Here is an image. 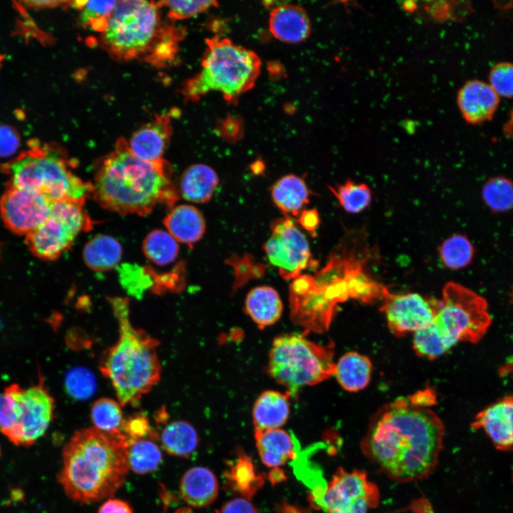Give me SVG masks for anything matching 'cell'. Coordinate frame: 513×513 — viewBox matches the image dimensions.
Returning a JSON list of instances; mask_svg holds the SVG:
<instances>
[{
	"label": "cell",
	"mask_w": 513,
	"mask_h": 513,
	"mask_svg": "<svg viewBox=\"0 0 513 513\" xmlns=\"http://www.w3.org/2000/svg\"><path fill=\"white\" fill-rule=\"evenodd\" d=\"M121 407L118 400L111 398H102L95 401L90 411L93 427L108 434L122 433L125 418Z\"/></svg>",
	"instance_id": "obj_32"
},
{
	"label": "cell",
	"mask_w": 513,
	"mask_h": 513,
	"mask_svg": "<svg viewBox=\"0 0 513 513\" xmlns=\"http://www.w3.org/2000/svg\"><path fill=\"white\" fill-rule=\"evenodd\" d=\"M175 513H192V511L189 507H182L177 509Z\"/></svg>",
	"instance_id": "obj_49"
},
{
	"label": "cell",
	"mask_w": 513,
	"mask_h": 513,
	"mask_svg": "<svg viewBox=\"0 0 513 513\" xmlns=\"http://www.w3.org/2000/svg\"><path fill=\"white\" fill-rule=\"evenodd\" d=\"M142 250L150 261L165 266L175 260L179 247L177 241L167 231L155 229L145 238Z\"/></svg>",
	"instance_id": "obj_31"
},
{
	"label": "cell",
	"mask_w": 513,
	"mask_h": 513,
	"mask_svg": "<svg viewBox=\"0 0 513 513\" xmlns=\"http://www.w3.org/2000/svg\"><path fill=\"white\" fill-rule=\"evenodd\" d=\"M154 1H118L108 18L103 33V43L114 57L129 60L150 53L159 60L181 39L182 31H164L159 11Z\"/></svg>",
	"instance_id": "obj_6"
},
{
	"label": "cell",
	"mask_w": 513,
	"mask_h": 513,
	"mask_svg": "<svg viewBox=\"0 0 513 513\" xmlns=\"http://www.w3.org/2000/svg\"><path fill=\"white\" fill-rule=\"evenodd\" d=\"M122 432L128 440L150 437L155 432L151 429L147 418L139 413L125 419Z\"/></svg>",
	"instance_id": "obj_43"
},
{
	"label": "cell",
	"mask_w": 513,
	"mask_h": 513,
	"mask_svg": "<svg viewBox=\"0 0 513 513\" xmlns=\"http://www.w3.org/2000/svg\"><path fill=\"white\" fill-rule=\"evenodd\" d=\"M28 145L15 159L1 165V171L10 176L8 183L38 191L52 202L85 203L92 194V183L74 174L63 148L38 140Z\"/></svg>",
	"instance_id": "obj_7"
},
{
	"label": "cell",
	"mask_w": 513,
	"mask_h": 513,
	"mask_svg": "<svg viewBox=\"0 0 513 513\" xmlns=\"http://www.w3.org/2000/svg\"><path fill=\"white\" fill-rule=\"evenodd\" d=\"M380 502L377 485L365 471L339 467L324 488L312 493L314 505L327 513H368Z\"/></svg>",
	"instance_id": "obj_11"
},
{
	"label": "cell",
	"mask_w": 513,
	"mask_h": 513,
	"mask_svg": "<svg viewBox=\"0 0 513 513\" xmlns=\"http://www.w3.org/2000/svg\"><path fill=\"white\" fill-rule=\"evenodd\" d=\"M206 43L202 68L187 81L182 93L194 101L216 91L228 103H234L254 86L260 73L261 60L254 51L229 38L214 36L206 39Z\"/></svg>",
	"instance_id": "obj_8"
},
{
	"label": "cell",
	"mask_w": 513,
	"mask_h": 513,
	"mask_svg": "<svg viewBox=\"0 0 513 513\" xmlns=\"http://www.w3.org/2000/svg\"><path fill=\"white\" fill-rule=\"evenodd\" d=\"M271 195L275 205L286 217H296L309 202V190L303 179L288 175L273 185Z\"/></svg>",
	"instance_id": "obj_27"
},
{
	"label": "cell",
	"mask_w": 513,
	"mask_h": 513,
	"mask_svg": "<svg viewBox=\"0 0 513 513\" xmlns=\"http://www.w3.org/2000/svg\"><path fill=\"white\" fill-rule=\"evenodd\" d=\"M245 310L250 318L263 328L273 325L281 317L283 305L277 291L261 286L252 289L245 300Z\"/></svg>",
	"instance_id": "obj_25"
},
{
	"label": "cell",
	"mask_w": 513,
	"mask_h": 513,
	"mask_svg": "<svg viewBox=\"0 0 513 513\" xmlns=\"http://www.w3.org/2000/svg\"><path fill=\"white\" fill-rule=\"evenodd\" d=\"M167 231L177 241L193 245L203 236L205 221L195 207L180 204L174 207L164 220Z\"/></svg>",
	"instance_id": "obj_22"
},
{
	"label": "cell",
	"mask_w": 513,
	"mask_h": 513,
	"mask_svg": "<svg viewBox=\"0 0 513 513\" xmlns=\"http://www.w3.org/2000/svg\"><path fill=\"white\" fill-rule=\"evenodd\" d=\"M269 27L276 38L289 43H298L304 41L311 29L306 11L293 4L274 8L269 16Z\"/></svg>",
	"instance_id": "obj_19"
},
{
	"label": "cell",
	"mask_w": 513,
	"mask_h": 513,
	"mask_svg": "<svg viewBox=\"0 0 513 513\" xmlns=\"http://www.w3.org/2000/svg\"><path fill=\"white\" fill-rule=\"evenodd\" d=\"M275 390L262 393L256 399L252 411L255 431L280 428L286 422L290 412L289 398Z\"/></svg>",
	"instance_id": "obj_23"
},
{
	"label": "cell",
	"mask_w": 513,
	"mask_h": 513,
	"mask_svg": "<svg viewBox=\"0 0 513 513\" xmlns=\"http://www.w3.org/2000/svg\"><path fill=\"white\" fill-rule=\"evenodd\" d=\"M17 424L15 403L6 393H0V432L7 438Z\"/></svg>",
	"instance_id": "obj_42"
},
{
	"label": "cell",
	"mask_w": 513,
	"mask_h": 513,
	"mask_svg": "<svg viewBox=\"0 0 513 513\" xmlns=\"http://www.w3.org/2000/svg\"><path fill=\"white\" fill-rule=\"evenodd\" d=\"M4 391L14 400L17 413L16 426L7 439L15 445L29 447L48 428L53 418L54 399L41 375L37 383L26 388L11 384Z\"/></svg>",
	"instance_id": "obj_12"
},
{
	"label": "cell",
	"mask_w": 513,
	"mask_h": 513,
	"mask_svg": "<svg viewBox=\"0 0 513 513\" xmlns=\"http://www.w3.org/2000/svg\"><path fill=\"white\" fill-rule=\"evenodd\" d=\"M489 80V86L499 96L513 97V63L502 62L494 65Z\"/></svg>",
	"instance_id": "obj_39"
},
{
	"label": "cell",
	"mask_w": 513,
	"mask_h": 513,
	"mask_svg": "<svg viewBox=\"0 0 513 513\" xmlns=\"http://www.w3.org/2000/svg\"><path fill=\"white\" fill-rule=\"evenodd\" d=\"M1 447H0V457H1Z\"/></svg>",
	"instance_id": "obj_51"
},
{
	"label": "cell",
	"mask_w": 513,
	"mask_h": 513,
	"mask_svg": "<svg viewBox=\"0 0 513 513\" xmlns=\"http://www.w3.org/2000/svg\"><path fill=\"white\" fill-rule=\"evenodd\" d=\"M3 60H4V56L0 53V66H1V62L3 61Z\"/></svg>",
	"instance_id": "obj_50"
},
{
	"label": "cell",
	"mask_w": 513,
	"mask_h": 513,
	"mask_svg": "<svg viewBox=\"0 0 513 513\" xmlns=\"http://www.w3.org/2000/svg\"><path fill=\"white\" fill-rule=\"evenodd\" d=\"M255 439L259 457L269 467H279L295 455L296 440L284 430L255 431Z\"/></svg>",
	"instance_id": "obj_21"
},
{
	"label": "cell",
	"mask_w": 513,
	"mask_h": 513,
	"mask_svg": "<svg viewBox=\"0 0 513 513\" xmlns=\"http://www.w3.org/2000/svg\"><path fill=\"white\" fill-rule=\"evenodd\" d=\"M482 194L485 204L493 212H506L513 207V182L508 178H490L484 184Z\"/></svg>",
	"instance_id": "obj_35"
},
{
	"label": "cell",
	"mask_w": 513,
	"mask_h": 513,
	"mask_svg": "<svg viewBox=\"0 0 513 513\" xmlns=\"http://www.w3.org/2000/svg\"><path fill=\"white\" fill-rule=\"evenodd\" d=\"M372 368L371 361L366 356L349 351L336 363L333 376L343 389L358 392L368 385Z\"/></svg>",
	"instance_id": "obj_26"
},
{
	"label": "cell",
	"mask_w": 513,
	"mask_h": 513,
	"mask_svg": "<svg viewBox=\"0 0 513 513\" xmlns=\"http://www.w3.org/2000/svg\"><path fill=\"white\" fill-rule=\"evenodd\" d=\"M380 310L390 331L396 336L416 333L434 319L437 301L428 300L417 293L397 294L387 289L381 298Z\"/></svg>",
	"instance_id": "obj_15"
},
{
	"label": "cell",
	"mask_w": 513,
	"mask_h": 513,
	"mask_svg": "<svg viewBox=\"0 0 513 513\" xmlns=\"http://www.w3.org/2000/svg\"><path fill=\"white\" fill-rule=\"evenodd\" d=\"M271 231L263 249L284 279H296L310 265L316 264L311 259L306 237L290 217L274 221Z\"/></svg>",
	"instance_id": "obj_13"
},
{
	"label": "cell",
	"mask_w": 513,
	"mask_h": 513,
	"mask_svg": "<svg viewBox=\"0 0 513 513\" xmlns=\"http://www.w3.org/2000/svg\"><path fill=\"white\" fill-rule=\"evenodd\" d=\"M119 336L100 360L99 368L111 383L122 406L136 405L160 380L159 342L130 321L126 299H110Z\"/></svg>",
	"instance_id": "obj_4"
},
{
	"label": "cell",
	"mask_w": 513,
	"mask_h": 513,
	"mask_svg": "<svg viewBox=\"0 0 513 513\" xmlns=\"http://www.w3.org/2000/svg\"><path fill=\"white\" fill-rule=\"evenodd\" d=\"M159 435L155 432L147 437L128 440V455L130 469L139 475L155 471L162 459V452L155 440Z\"/></svg>",
	"instance_id": "obj_30"
},
{
	"label": "cell",
	"mask_w": 513,
	"mask_h": 513,
	"mask_svg": "<svg viewBox=\"0 0 513 513\" xmlns=\"http://www.w3.org/2000/svg\"><path fill=\"white\" fill-rule=\"evenodd\" d=\"M163 449L170 455L186 457L196 450L199 437L189 423L176 420L167 424L159 435Z\"/></svg>",
	"instance_id": "obj_29"
},
{
	"label": "cell",
	"mask_w": 513,
	"mask_h": 513,
	"mask_svg": "<svg viewBox=\"0 0 513 513\" xmlns=\"http://www.w3.org/2000/svg\"><path fill=\"white\" fill-rule=\"evenodd\" d=\"M123 254L120 242L114 237L100 234L86 244L83 257L90 269L103 271L114 268L120 262Z\"/></svg>",
	"instance_id": "obj_28"
},
{
	"label": "cell",
	"mask_w": 513,
	"mask_h": 513,
	"mask_svg": "<svg viewBox=\"0 0 513 513\" xmlns=\"http://www.w3.org/2000/svg\"><path fill=\"white\" fill-rule=\"evenodd\" d=\"M98 513H133L130 505L120 499L110 498L100 507Z\"/></svg>",
	"instance_id": "obj_46"
},
{
	"label": "cell",
	"mask_w": 513,
	"mask_h": 513,
	"mask_svg": "<svg viewBox=\"0 0 513 513\" xmlns=\"http://www.w3.org/2000/svg\"><path fill=\"white\" fill-rule=\"evenodd\" d=\"M66 385L68 393L77 398H88L95 388L93 376L88 371L82 369L71 371L66 376Z\"/></svg>",
	"instance_id": "obj_40"
},
{
	"label": "cell",
	"mask_w": 513,
	"mask_h": 513,
	"mask_svg": "<svg viewBox=\"0 0 513 513\" xmlns=\"http://www.w3.org/2000/svg\"><path fill=\"white\" fill-rule=\"evenodd\" d=\"M118 1H84L80 8L81 23L103 32Z\"/></svg>",
	"instance_id": "obj_37"
},
{
	"label": "cell",
	"mask_w": 513,
	"mask_h": 513,
	"mask_svg": "<svg viewBox=\"0 0 513 513\" xmlns=\"http://www.w3.org/2000/svg\"><path fill=\"white\" fill-rule=\"evenodd\" d=\"M237 462L231 470L232 482L240 491L251 494L255 489L250 484H253L257 488L261 484V480L255 475L249 461L240 457Z\"/></svg>",
	"instance_id": "obj_41"
},
{
	"label": "cell",
	"mask_w": 513,
	"mask_h": 513,
	"mask_svg": "<svg viewBox=\"0 0 513 513\" xmlns=\"http://www.w3.org/2000/svg\"><path fill=\"white\" fill-rule=\"evenodd\" d=\"M347 283L350 297L364 302L381 299L387 289L373 279L364 269L350 274L347 278Z\"/></svg>",
	"instance_id": "obj_36"
},
{
	"label": "cell",
	"mask_w": 513,
	"mask_h": 513,
	"mask_svg": "<svg viewBox=\"0 0 513 513\" xmlns=\"http://www.w3.org/2000/svg\"><path fill=\"white\" fill-rule=\"evenodd\" d=\"M220 513H257L254 506L247 499H233L222 507Z\"/></svg>",
	"instance_id": "obj_45"
},
{
	"label": "cell",
	"mask_w": 513,
	"mask_h": 513,
	"mask_svg": "<svg viewBox=\"0 0 513 513\" xmlns=\"http://www.w3.org/2000/svg\"><path fill=\"white\" fill-rule=\"evenodd\" d=\"M328 188L348 212L358 213L364 210L371 201V190L364 183L348 180L343 184L329 186Z\"/></svg>",
	"instance_id": "obj_34"
},
{
	"label": "cell",
	"mask_w": 513,
	"mask_h": 513,
	"mask_svg": "<svg viewBox=\"0 0 513 513\" xmlns=\"http://www.w3.org/2000/svg\"><path fill=\"white\" fill-rule=\"evenodd\" d=\"M219 484L214 473L204 467L189 469L180 482V492L190 507H204L212 503L217 497Z\"/></svg>",
	"instance_id": "obj_20"
},
{
	"label": "cell",
	"mask_w": 513,
	"mask_h": 513,
	"mask_svg": "<svg viewBox=\"0 0 513 513\" xmlns=\"http://www.w3.org/2000/svg\"><path fill=\"white\" fill-rule=\"evenodd\" d=\"M333 348L323 346L297 334H286L274 339L269 354V374L296 397L306 385L321 383L334 375Z\"/></svg>",
	"instance_id": "obj_9"
},
{
	"label": "cell",
	"mask_w": 513,
	"mask_h": 513,
	"mask_svg": "<svg viewBox=\"0 0 513 513\" xmlns=\"http://www.w3.org/2000/svg\"><path fill=\"white\" fill-rule=\"evenodd\" d=\"M498 449L513 447V394L506 395L480 411L472 423Z\"/></svg>",
	"instance_id": "obj_16"
},
{
	"label": "cell",
	"mask_w": 513,
	"mask_h": 513,
	"mask_svg": "<svg viewBox=\"0 0 513 513\" xmlns=\"http://www.w3.org/2000/svg\"><path fill=\"white\" fill-rule=\"evenodd\" d=\"M20 145V138L16 130L6 125H0V157H6L14 154Z\"/></svg>",
	"instance_id": "obj_44"
},
{
	"label": "cell",
	"mask_w": 513,
	"mask_h": 513,
	"mask_svg": "<svg viewBox=\"0 0 513 513\" xmlns=\"http://www.w3.org/2000/svg\"><path fill=\"white\" fill-rule=\"evenodd\" d=\"M219 183L217 173L210 167L196 164L187 167L180 180V192L190 202L204 203L210 200Z\"/></svg>",
	"instance_id": "obj_24"
},
{
	"label": "cell",
	"mask_w": 513,
	"mask_h": 513,
	"mask_svg": "<svg viewBox=\"0 0 513 513\" xmlns=\"http://www.w3.org/2000/svg\"><path fill=\"white\" fill-rule=\"evenodd\" d=\"M499 102V95L489 84L478 80L467 81L457 95V104L463 118L472 125L490 120Z\"/></svg>",
	"instance_id": "obj_17"
},
{
	"label": "cell",
	"mask_w": 513,
	"mask_h": 513,
	"mask_svg": "<svg viewBox=\"0 0 513 513\" xmlns=\"http://www.w3.org/2000/svg\"><path fill=\"white\" fill-rule=\"evenodd\" d=\"M68 1H26L29 6L36 8H46L58 6L60 4H67Z\"/></svg>",
	"instance_id": "obj_48"
},
{
	"label": "cell",
	"mask_w": 513,
	"mask_h": 513,
	"mask_svg": "<svg viewBox=\"0 0 513 513\" xmlns=\"http://www.w3.org/2000/svg\"><path fill=\"white\" fill-rule=\"evenodd\" d=\"M475 249L467 237L453 234L445 239L439 247L442 263L447 268L457 269L469 265L473 259Z\"/></svg>",
	"instance_id": "obj_33"
},
{
	"label": "cell",
	"mask_w": 513,
	"mask_h": 513,
	"mask_svg": "<svg viewBox=\"0 0 513 513\" xmlns=\"http://www.w3.org/2000/svg\"><path fill=\"white\" fill-rule=\"evenodd\" d=\"M53 202L38 191L7 183L0 199V214L6 228L27 235L49 217Z\"/></svg>",
	"instance_id": "obj_14"
},
{
	"label": "cell",
	"mask_w": 513,
	"mask_h": 513,
	"mask_svg": "<svg viewBox=\"0 0 513 513\" xmlns=\"http://www.w3.org/2000/svg\"><path fill=\"white\" fill-rule=\"evenodd\" d=\"M168 10V16L175 20L195 16L217 6L215 1H166L158 2Z\"/></svg>",
	"instance_id": "obj_38"
},
{
	"label": "cell",
	"mask_w": 513,
	"mask_h": 513,
	"mask_svg": "<svg viewBox=\"0 0 513 513\" xmlns=\"http://www.w3.org/2000/svg\"><path fill=\"white\" fill-rule=\"evenodd\" d=\"M301 225L307 231L314 232L316 231L320 223V218L316 209L304 210L299 217Z\"/></svg>",
	"instance_id": "obj_47"
},
{
	"label": "cell",
	"mask_w": 513,
	"mask_h": 513,
	"mask_svg": "<svg viewBox=\"0 0 513 513\" xmlns=\"http://www.w3.org/2000/svg\"><path fill=\"white\" fill-rule=\"evenodd\" d=\"M83 204L68 200L53 202L49 217L26 235L25 243L31 252L45 261L57 259L81 232L91 227Z\"/></svg>",
	"instance_id": "obj_10"
},
{
	"label": "cell",
	"mask_w": 513,
	"mask_h": 513,
	"mask_svg": "<svg viewBox=\"0 0 513 513\" xmlns=\"http://www.w3.org/2000/svg\"><path fill=\"white\" fill-rule=\"evenodd\" d=\"M171 115L172 113H168L157 116L132 135L128 145L136 157L150 162L164 160L171 135Z\"/></svg>",
	"instance_id": "obj_18"
},
{
	"label": "cell",
	"mask_w": 513,
	"mask_h": 513,
	"mask_svg": "<svg viewBox=\"0 0 513 513\" xmlns=\"http://www.w3.org/2000/svg\"><path fill=\"white\" fill-rule=\"evenodd\" d=\"M125 435L94 427L76 432L64 445L58 482L74 502L88 504L113 496L123 484L130 466Z\"/></svg>",
	"instance_id": "obj_3"
},
{
	"label": "cell",
	"mask_w": 513,
	"mask_h": 513,
	"mask_svg": "<svg viewBox=\"0 0 513 513\" xmlns=\"http://www.w3.org/2000/svg\"><path fill=\"white\" fill-rule=\"evenodd\" d=\"M93 196L104 208L119 214H148L158 204L174 205L178 199L166 161L136 157L120 138L97 167Z\"/></svg>",
	"instance_id": "obj_2"
},
{
	"label": "cell",
	"mask_w": 513,
	"mask_h": 513,
	"mask_svg": "<svg viewBox=\"0 0 513 513\" xmlns=\"http://www.w3.org/2000/svg\"><path fill=\"white\" fill-rule=\"evenodd\" d=\"M444 437L445 426L440 417L410 395L376 410L360 447L383 474L407 483L425 479L434 472Z\"/></svg>",
	"instance_id": "obj_1"
},
{
	"label": "cell",
	"mask_w": 513,
	"mask_h": 513,
	"mask_svg": "<svg viewBox=\"0 0 513 513\" xmlns=\"http://www.w3.org/2000/svg\"><path fill=\"white\" fill-rule=\"evenodd\" d=\"M432 323L414 333L417 355L435 359L460 342H478L491 323L486 300L455 282L444 286Z\"/></svg>",
	"instance_id": "obj_5"
}]
</instances>
